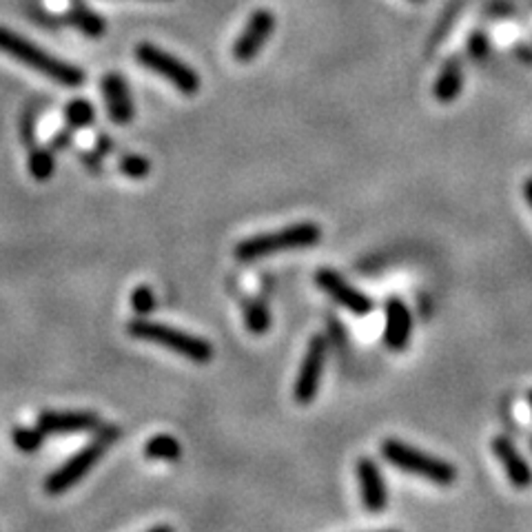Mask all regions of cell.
I'll use <instances>...</instances> for the list:
<instances>
[{"label":"cell","instance_id":"6da1fadb","mask_svg":"<svg viewBox=\"0 0 532 532\" xmlns=\"http://www.w3.org/2000/svg\"><path fill=\"white\" fill-rule=\"evenodd\" d=\"M0 51L16 63L29 67L36 74L45 76V78L58 82L63 87H80L85 82V71L80 67L65 63V60L56 58L49 51H45L32 40L7 27H0Z\"/></svg>","mask_w":532,"mask_h":532},{"label":"cell","instance_id":"7a4b0ae2","mask_svg":"<svg viewBox=\"0 0 532 532\" xmlns=\"http://www.w3.org/2000/svg\"><path fill=\"white\" fill-rule=\"evenodd\" d=\"M319 240H322V226L315 222H296V224H288L280 231H273V234L246 237L235 246L234 256L240 262H256L262 257L277 256V253L308 249Z\"/></svg>","mask_w":532,"mask_h":532},{"label":"cell","instance_id":"3957f363","mask_svg":"<svg viewBox=\"0 0 532 532\" xmlns=\"http://www.w3.org/2000/svg\"><path fill=\"white\" fill-rule=\"evenodd\" d=\"M127 333L133 339H141V342L164 346V349L173 350L180 358L193 361V364H209L214 360V346L206 342L204 338L169 327V324L136 318L127 324Z\"/></svg>","mask_w":532,"mask_h":532},{"label":"cell","instance_id":"277c9868","mask_svg":"<svg viewBox=\"0 0 532 532\" xmlns=\"http://www.w3.org/2000/svg\"><path fill=\"white\" fill-rule=\"evenodd\" d=\"M380 451L381 457H384L391 466L404 470L408 475H417V477L426 479V482L435 485H442V488L457 482V468H454L451 462L435 457V454L431 453H423L420 448L402 442V439H384Z\"/></svg>","mask_w":532,"mask_h":532},{"label":"cell","instance_id":"5b68a950","mask_svg":"<svg viewBox=\"0 0 532 532\" xmlns=\"http://www.w3.org/2000/svg\"><path fill=\"white\" fill-rule=\"evenodd\" d=\"M118 437H120V428H118L116 423H102L96 431V437L91 439L87 446H82L78 453L71 454L63 466L49 475L47 482H45V490H47L49 495H60L65 493V490L74 488V485L78 484L98 462H100L102 454L110 451L113 443L118 442Z\"/></svg>","mask_w":532,"mask_h":532},{"label":"cell","instance_id":"8992f818","mask_svg":"<svg viewBox=\"0 0 532 532\" xmlns=\"http://www.w3.org/2000/svg\"><path fill=\"white\" fill-rule=\"evenodd\" d=\"M136 60L142 67H147L149 71L160 76V78L172 82L183 96H195L200 91V85H203V80H200L198 71H195L193 67H189L180 58H175L169 51L160 49L158 45L151 43L136 45Z\"/></svg>","mask_w":532,"mask_h":532},{"label":"cell","instance_id":"52a82bcc","mask_svg":"<svg viewBox=\"0 0 532 532\" xmlns=\"http://www.w3.org/2000/svg\"><path fill=\"white\" fill-rule=\"evenodd\" d=\"M327 355L329 346L322 335H313L311 342L307 346L302 364H299V373L296 377V386H293V397L297 404L307 406L318 397L319 386H322L324 369H327Z\"/></svg>","mask_w":532,"mask_h":532},{"label":"cell","instance_id":"ba28073f","mask_svg":"<svg viewBox=\"0 0 532 532\" xmlns=\"http://www.w3.org/2000/svg\"><path fill=\"white\" fill-rule=\"evenodd\" d=\"M315 284H318L335 304L344 307L346 311L360 315V318L373 313L375 308L373 299L366 296V293H361L360 288H355L353 284H349V280H344V277L339 276L338 271H333V268H319V271L315 273Z\"/></svg>","mask_w":532,"mask_h":532},{"label":"cell","instance_id":"9c48e42d","mask_svg":"<svg viewBox=\"0 0 532 532\" xmlns=\"http://www.w3.org/2000/svg\"><path fill=\"white\" fill-rule=\"evenodd\" d=\"M276 32V14L271 9H256L246 20L234 43V58L237 63H251Z\"/></svg>","mask_w":532,"mask_h":532},{"label":"cell","instance_id":"30bf717a","mask_svg":"<svg viewBox=\"0 0 532 532\" xmlns=\"http://www.w3.org/2000/svg\"><path fill=\"white\" fill-rule=\"evenodd\" d=\"M355 475H358L364 508L373 515L386 510V506H389V488H386L384 475H381V468L377 466L375 459L360 457L358 464H355Z\"/></svg>","mask_w":532,"mask_h":532},{"label":"cell","instance_id":"8fae6325","mask_svg":"<svg viewBox=\"0 0 532 532\" xmlns=\"http://www.w3.org/2000/svg\"><path fill=\"white\" fill-rule=\"evenodd\" d=\"M38 426L47 435H76V433H96L102 422L91 411H43L38 415Z\"/></svg>","mask_w":532,"mask_h":532},{"label":"cell","instance_id":"7c38bea8","mask_svg":"<svg viewBox=\"0 0 532 532\" xmlns=\"http://www.w3.org/2000/svg\"><path fill=\"white\" fill-rule=\"evenodd\" d=\"M490 446H493L495 457H497L501 462V466H504L506 477H508L510 485H515V488H519V490L532 485L530 464L526 462L524 454H521L519 448L515 446L513 439L506 435H497L493 442H490Z\"/></svg>","mask_w":532,"mask_h":532},{"label":"cell","instance_id":"4fadbf2b","mask_svg":"<svg viewBox=\"0 0 532 532\" xmlns=\"http://www.w3.org/2000/svg\"><path fill=\"white\" fill-rule=\"evenodd\" d=\"M100 89L111 120L116 125H129L133 116H136V107H133V98L127 80L120 74H107L100 80Z\"/></svg>","mask_w":532,"mask_h":532},{"label":"cell","instance_id":"5bb4252c","mask_svg":"<svg viewBox=\"0 0 532 532\" xmlns=\"http://www.w3.org/2000/svg\"><path fill=\"white\" fill-rule=\"evenodd\" d=\"M412 315L411 308L400 297H391L386 302V322H384V344L391 350L400 353L411 344Z\"/></svg>","mask_w":532,"mask_h":532},{"label":"cell","instance_id":"9a60e30c","mask_svg":"<svg viewBox=\"0 0 532 532\" xmlns=\"http://www.w3.org/2000/svg\"><path fill=\"white\" fill-rule=\"evenodd\" d=\"M464 89V65L459 58H448L439 71L435 87H433V96L439 102H453Z\"/></svg>","mask_w":532,"mask_h":532},{"label":"cell","instance_id":"2e32d148","mask_svg":"<svg viewBox=\"0 0 532 532\" xmlns=\"http://www.w3.org/2000/svg\"><path fill=\"white\" fill-rule=\"evenodd\" d=\"M144 457L151 462H178L183 457V446L173 435L160 433L144 443Z\"/></svg>","mask_w":532,"mask_h":532},{"label":"cell","instance_id":"e0dca14e","mask_svg":"<svg viewBox=\"0 0 532 532\" xmlns=\"http://www.w3.org/2000/svg\"><path fill=\"white\" fill-rule=\"evenodd\" d=\"M67 20H69L78 32L89 36V38H100L107 29L105 20L98 16L94 9L85 7V5H80V3L76 5L69 14H67Z\"/></svg>","mask_w":532,"mask_h":532},{"label":"cell","instance_id":"ac0fdd59","mask_svg":"<svg viewBox=\"0 0 532 532\" xmlns=\"http://www.w3.org/2000/svg\"><path fill=\"white\" fill-rule=\"evenodd\" d=\"M27 169L29 175L38 183H47V180L56 172V158L51 149L43 147H29V160H27Z\"/></svg>","mask_w":532,"mask_h":532},{"label":"cell","instance_id":"d6986e66","mask_svg":"<svg viewBox=\"0 0 532 532\" xmlns=\"http://www.w3.org/2000/svg\"><path fill=\"white\" fill-rule=\"evenodd\" d=\"M242 311H245V324L253 335H265L271 329V311H268L266 302L262 299H246L242 304Z\"/></svg>","mask_w":532,"mask_h":532},{"label":"cell","instance_id":"ffe728a7","mask_svg":"<svg viewBox=\"0 0 532 532\" xmlns=\"http://www.w3.org/2000/svg\"><path fill=\"white\" fill-rule=\"evenodd\" d=\"M65 120L71 129H87L96 122V110L85 98H74L65 105Z\"/></svg>","mask_w":532,"mask_h":532},{"label":"cell","instance_id":"44dd1931","mask_svg":"<svg viewBox=\"0 0 532 532\" xmlns=\"http://www.w3.org/2000/svg\"><path fill=\"white\" fill-rule=\"evenodd\" d=\"M45 435H47V433L36 423V426H29V428H16V431L12 433V439H14V446H16L20 453H36L40 446H43Z\"/></svg>","mask_w":532,"mask_h":532},{"label":"cell","instance_id":"7402d4cb","mask_svg":"<svg viewBox=\"0 0 532 532\" xmlns=\"http://www.w3.org/2000/svg\"><path fill=\"white\" fill-rule=\"evenodd\" d=\"M118 169H120V173H125L127 178L142 180L147 178L149 172H151V162H149V158L138 156V153H125V156H120V160H118Z\"/></svg>","mask_w":532,"mask_h":532},{"label":"cell","instance_id":"603a6c76","mask_svg":"<svg viewBox=\"0 0 532 532\" xmlns=\"http://www.w3.org/2000/svg\"><path fill=\"white\" fill-rule=\"evenodd\" d=\"M131 308L138 318H147L156 308V293L149 287H144V284L136 287L131 293Z\"/></svg>","mask_w":532,"mask_h":532},{"label":"cell","instance_id":"cb8c5ba5","mask_svg":"<svg viewBox=\"0 0 532 532\" xmlns=\"http://www.w3.org/2000/svg\"><path fill=\"white\" fill-rule=\"evenodd\" d=\"M468 51L475 60H484L490 51V43L484 32H475L468 40Z\"/></svg>","mask_w":532,"mask_h":532},{"label":"cell","instance_id":"d4e9b609","mask_svg":"<svg viewBox=\"0 0 532 532\" xmlns=\"http://www.w3.org/2000/svg\"><path fill=\"white\" fill-rule=\"evenodd\" d=\"M71 142H74V129L67 127V129H60L58 133H54V138H51L49 142V149L51 151H67V149L71 147Z\"/></svg>","mask_w":532,"mask_h":532},{"label":"cell","instance_id":"484cf974","mask_svg":"<svg viewBox=\"0 0 532 532\" xmlns=\"http://www.w3.org/2000/svg\"><path fill=\"white\" fill-rule=\"evenodd\" d=\"M78 158L82 160V164H85L87 169H91V172H100L102 169V156L98 151H80Z\"/></svg>","mask_w":532,"mask_h":532},{"label":"cell","instance_id":"4316f807","mask_svg":"<svg viewBox=\"0 0 532 532\" xmlns=\"http://www.w3.org/2000/svg\"><path fill=\"white\" fill-rule=\"evenodd\" d=\"M96 151L100 153L102 158L105 156H110V153L113 151V141L110 136H105V133H102V136H98V141H96Z\"/></svg>","mask_w":532,"mask_h":532},{"label":"cell","instance_id":"83f0119b","mask_svg":"<svg viewBox=\"0 0 532 532\" xmlns=\"http://www.w3.org/2000/svg\"><path fill=\"white\" fill-rule=\"evenodd\" d=\"M34 118H32V113H27L25 116V120H23V138H25V142L29 144V147H34Z\"/></svg>","mask_w":532,"mask_h":532},{"label":"cell","instance_id":"f1b7e54d","mask_svg":"<svg viewBox=\"0 0 532 532\" xmlns=\"http://www.w3.org/2000/svg\"><path fill=\"white\" fill-rule=\"evenodd\" d=\"M524 198H526V203H528L530 209H532V178L526 180V184H524Z\"/></svg>","mask_w":532,"mask_h":532},{"label":"cell","instance_id":"f546056e","mask_svg":"<svg viewBox=\"0 0 532 532\" xmlns=\"http://www.w3.org/2000/svg\"><path fill=\"white\" fill-rule=\"evenodd\" d=\"M528 404H530V411H532V391H530V395H528Z\"/></svg>","mask_w":532,"mask_h":532},{"label":"cell","instance_id":"4dcf8cb0","mask_svg":"<svg viewBox=\"0 0 532 532\" xmlns=\"http://www.w3.org/2000/svg\"><path fill=\"white\" fill-rule=\"evenodd\" d=\"M415 3H422V0H415Z\"/></svg>","mask_w":532,"mask_h":532},{"label":"cell","instance_id":"1f68e13d","mask_svg":"<svg viewBox=\"0 0 532 532\" xmlns=\"http://www.w3.org/2000/svg\"><path fill=\"white\" fill-rule=\"evenodd\" d=\"M530 448H532V442H530Z\"/></svg>","mask_w":532,"mask_h":532}]
</instances>
